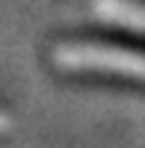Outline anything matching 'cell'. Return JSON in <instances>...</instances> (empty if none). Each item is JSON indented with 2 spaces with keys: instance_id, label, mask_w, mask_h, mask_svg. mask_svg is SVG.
<instances>
[{
  "instance_id": "6da1fadb",
  "label": "cell",
  "mask_w": 145,
  "mask_h": 148,
  "mask_svg": "<svg viewBox=\"0 0 145 148\" xmlns=\"http://www.w3.org/2000/svg\"><path fill=\"white\" fill-rule=\"evenodd\" d=\"M53 59L68 71H116L127 77L145 80V53L118 51V47H98V45H65L53 53Z\"/></svg>"
},
{
  "instance_id": "7a4b0ae2",
  "label": "cell",
  "mask_w": 145,
  "mask_h": 148,
  "mask_svg": "<svg viewBox=\"0 0 145 148\" xmlns=\"http://www.w3.org/2000/svg\"><path fill=\"white\" fill-rule=\"evenodd\" d=\"M98 12L104 18L116 21V24H124V27H130V30L145 33V9H139V6H130V3H124V0H101Z\"/></svg>"
},
{
  "instance_id": "3957f363",
  "label": "cell",
  "mask_w": 145,
  "mask_h": 148,
  "mask_svg": "<svg viewBox=\"0 0 145 148\" xmlns=\"http://www.w3.org/2000/svg\"><path fill=\"white\" fill-rule=\"evenodd\" d=\"M3 127H6V116L0 113V130H3Z\"/></svg>"
}]
</instances>
